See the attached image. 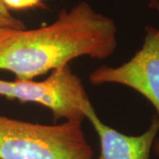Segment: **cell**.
<instances>
[{
  "label": "cell",
  "mask_w": 159,
  "mask_h": 159,
  "mask_svg": "<svg viewBox=\"0 0 159 159\" xmlns=\"http://www.w3.org/2000/svg\"><path fill=\"white\" fill-rule=\"evenodd\" d=\"M117 32L112 19L80 2L63 9L50 25L0 31V69L18 80H32L68 66L76 57L104 59L117 49Z\"/></svg>",
  "instance_id": "obj_1"
},
{
  "label": "cell",
  "mask_w": 159,
  "mask_h": 159,
  "mask_svg": "<svg viewBox=\"0 0 159 159\" xmlns=\"http://www.w3.org/2000/svg\"><path fill=\"white\" fill-rule=\"evenodd\" d=\"M87 119L99 137L100 155L97 159H150L154 142L159 132L156 115L151 119L148 129L139 135H127L105 125L95 111Z\"/></svg>",
  "instance_id": "obj_5"
},
{
  "label": "cell",
  "mask_w": 159,
  "mask_h": 159,
  "mask_svg": "<svg viewBox=\"0 0 159 159\" xmlns=\"http://www.w3.org/2000/svg\"><path fill=\"white\" fill-rule=\"evenodd\" d=\"M0 95L20 102L39 103L51 110L54 122H82L95 111L81 80L72 73L69 66L55 69L44 80H0Z\"/></svg>",
  "instance_id": "obj_3"
},
{
  "label": "cell",
  "mask_w": 159,
  "mask_h": 159,
  "mask_svg": "<svg viewBox=\"0 0 159 159\" xmlns=\"http://www.w3.org/2000/svg\"><path fill=\"white\" fill-rule=\"evenodd\" d=\"M2 2L9 10H26L43 6V0H2Z\"/></svg>",
  "instance_id": "obj_7"
},
{
  "label": "cell",
  "mask_w": 159,
  "mask_h": 159,
  "mask_svg": "<svg viewBox=\"0 0 159 159\" xmlns=\"http://www.w3.org/2000/svg\"><path fill=\"white\" fill-rule=\"evenodd\" d=\"M25 24L13 15L0 0V31L10 29H25Z\"/></svg>",
  "instance_id": "obj_6"
},
{
  "label": "cell",
  "mask_w": 159,
  "mask_h": 159,
  "mask_svg": "<svg viewBox=\"0 0 159 159\" xmlns=\"http://www.w3.org/2000/svg\"><path fill=\"white\" fill-rule=\"evenodd\" d=\"M81 123L43 125L0 115V159H93Z\"/></svg>",
  "instance_id": "obj_2"
},
{
  "label": "cell",
  "mask_w": 159,
  "mask_h": 159,
  "mask_svg": "<svg viewBox=\"0 0 159 159\" xmlns=\"http://www.w3.org/2000/svg\"><path fill=\"white\" fill-rule=\"evenodd\" d=\"M149 6L157 12L158 25L145 27L141 49L119 66H102L94 70L89 80L93 85L115 83L140 93L155 107L159 124V1L150 0ZM152 149L159 159V132Z\"/></svg>",
  "instance_id": "obj_4"
}]
</instances>
